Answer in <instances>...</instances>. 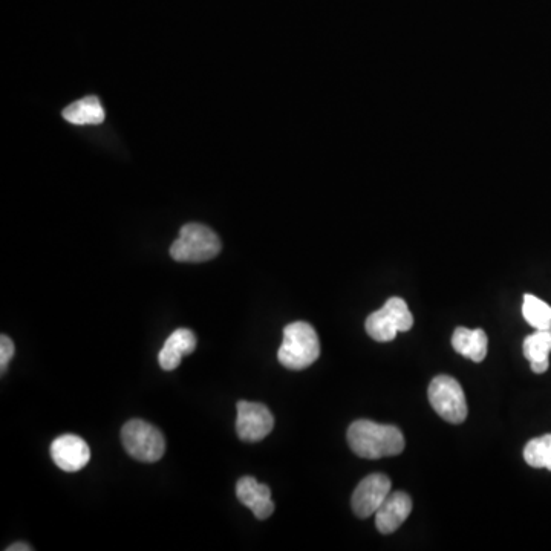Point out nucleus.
Masks as SVG:
<instances>
[{
    "label": "nucleus",
    "mask_w": 551,
    "mask_h": 551,
    "mask_svg": "<svg viewBox=\"0 0 551 551\" xmlns=\"http://www.w3.org/2000/svg\"><path fill=\"white\" fill-rule=\"evenodd\" d=\"M524 460L535 469H547L551 472V434L533 438L525 444Z\"/></svg>",
    "instance_id": "obj_17"
},
{
    "label": "nucleus",
    "mask_w": 551,
    "mask_h": 551,
    "mask_svg": "<svg viewBox=\"0 0 551 551\" xmlns=\"http://www.w3.org/2000/svg\"><path fill=\"white\" fill-rule=\"evenodd\" d=\"M489 339L481 328L469 330V328H457L452 336V346L455 351L466 359L475 363H481L487 356Z\"/></svg>",
    "instance_id": "obj_13"
},
{
    "label": "nucleus",
    "mask_w": 551,
    "mask_h": 551,
    "mask_svg": "<svg viewBox=\"0 0 551 551\" xmlns=\"http://www.w3.org/2000/svg\"><path fill=\"white\" fill-rule=\"evenodd\" d=\"M8 551H30L33 550V547H30L28 544H13L10 545V547L7 548Z\"/></svg>",
    "instance_id": "obj_19"
},
{
    "label": "nucleus",
    "mask_w": 551,
    "mask_h": 551,
    "mask_svg": "<svg viewBox=\"0 0 551 551\" xmlns=\"http://www.w3.org/2000/svg\"><path fill=\"white\" fill-rule=\"evenodd\" d=\"M525 359L535 374H544L550 368L551 330H536L522 345Z\"/></svg>",
    "instance_id": "obj_14"
},
{
    "label": "nucleus",
    "mask_w": 551,
    "mask_h": 551,
    "mask_svg": "<svg viewBox=\"0 0 551 551\" xmlns=\"http://www.w3.org/2000/svg\"><path fill=\"white\" fill-rule=\"evenodd\" d=\"M348 443L354 454L366 460L395 457L405 450V438L400 429L371 420L354 421L348 429Z\"/></svg>",
    "instance_id": "obj_1"
},
{
    "label": "nucleus",
    "mask_w": 551,
    "mask_h": 551,
    "mask_svg": "<svg viewBox=\"0 0 551 551\" xmlns=\"http://www.w3.org/2000/svg\"><path fill=\"white\" fill-rule=\"evenodd\" d=\"M236 432L242 441L264 440L274 428V417L270 409L262 403L239 402Z\"/></svg>",
    "instance_id": "obj_7"
},
{
    "label": "nucleus",
    "mask_w": 551,
    "mask_h": 551,
    "mask_svg": "<svg viewBox=\"0 0 551 551\" xmlns=\"http://www.w3.org/2000/svg\"><path fill=\"white\" fill-rule=\"evenodd\" d=\"M391 493V480L383 473H374L365 480L360 481L357 489L354 490L353 504L354 513L359 518H369L380 509L385 499Z\"/></svg>",
    "instance_id": "obj_8"
},
{
    "label": "nucleus",
    "mask_w": 551,
    "mask_h": 551,
    "mask_svg": "<svg viewBox=\"0 0 551 551\" xmlns=\"http://www.w3.org/2000/svg\"><path fill=\"white\" fill-rule=\"evenodd\" d=\"M51 457L63 472H79L91 460L88 443L77 435L66 434L51 444Z\"/></svg>",
    "instance_id": "obj_9"
},
{
    "label": "nucleus",
    "mask_w": 551,
    "mask_h": 551,
    "mask_svg": "<svg viewBox=\"0 0 551 551\" xmlns=\"http://www.w3.org/2000/svg\"><path fill=\"white\" fill-rule=\"evenodd\" d=\"M124 449L141 463H157L166 454V440L160 429L143 420H131L121 429Z\"/></svg>",
    "instance_id": "obj_4"
},
{
    "label": "nucleus",
    "mask_w": 551,
    "mask_h": 551,
    "mask_svg": "<svg viewBox=\"0 0 551 551\" xmlns=\"http://www.w3.org/2000/svg\"><path fill=\"white\" fill-rule=\"evenodd\" d=\"M414 327V316L402 297H391L380 310L366 319V333L375 342H392L398 333Z\"/></svg>",
    "instance_id": "obj_5"
},
{
    "label": "nucleus",
    "mask_w": 551,
    "mask_h": 551,
    "mask_svg": "<svg viewBox=\"0 0 551 551\" xmlns=\"http://www.w3.org/2000/svg\"><path fill=\"white\" fill-rule=\"evenodd\" d=\"M412 512V499L408 493H389L385 503L375 512V525L383 535H391L402 527Z\"/></svg>",
    "instance_id": "obj_10"
},
{
    "label": "nucleus",
    "mask_w": 551,
    "mask_h": 551,
    "mask_svg": "<svg viewBox=\"0 0 551 551\" xmlns=\"http://www.w3.org/2000/svg\"><path fill=\"white\" fill-rule=\"evenodd\" d=\"M14 351H16V348H14L13 340L8 336H2V339H0V369H2V372H5V369L8 368V363L13 359Z\"/></svg>",
    "instance_id": "obj_18"
},
{
    "label": "nucleus",
    "mask_w": 551,
    "mask_h": 551,
    "mask_svg": "<svg viewBox=\"0 0 551 551\" xmlns=\"http://www.w3.org/2000/svg\"><path fill=\"white\" fill-rule=\"evenodd\" d=\"M219 252H221V241L218 235L207 225L196 224V222L184 225L177 241L170 247V256L175 261L190 262V264L210 261L216 258Z\"/></svg>",
    "instance_id": "obj_3"
},
{
    "label": "nucleus",
    "mask_w": 551,
    "mask_h": 551,
    "mask_svg": "<svg viewBox=\"0 0 551 551\" xmlns=\"http://www.w3.org/2000/svg\"><path fill=\"white\" fill-rule=\"evenodd\" d=\"M522 316L535 330H551V307L533 294H525Z\"/></svg>",
    "instance_id": "obj_16"
},
{
    "label": "nucleus",
    "mask_w": 551,
    "mask_h": 551,
    "mask_svg": "<svg viewBox=\"0 0 551 551\" xmlns=\"http://www.w3.org/2000/svg\"><path fill=\"white\" fill-rule=\"evenodd\" d=\"M236 496L261 521L273 515L274 503L271 499L270 487L258 483L256 478H241L236 484Z\"/></svg>",
    "instance_id": "obj_11"
},
{
    "label": "nucleus",
    "mask_w": 551,
    "mask_h": 551,
    "mask_svg": "<svg viewBox=\"0 0 551 551\" xmlns=\"http://www.w3.org/2000/svg\"><path fill=\"white\" fill-rule=\"evenodd\" d=\"M320 356L316 330L307 322H293L284 328V340L278 351L282 366L300 371L313 365Z\"/></svg>",
    "instance_id": "obj_2"
},
{
    "label": "nucleus",
    "mask_w": 551,
    "mask_h": 551,
    "mask_svg": "<svg viewBox=\"0 0 551 551\" xmlns=\"http://www.w3.org/2000/svg\"><path fill=\"white\" fill-rule=\"evenodd\" d=\"M195 348V334L187 328H180V330L173 331L164 343L163 349L158 354V362L164 371H173L181 365L183 357L192 354Z\"/></svg>",
    "instance_id": "obj_12"
},
{
    "label": "nucleus",
    "mask_w": 551,
    "mask_h": 551,
    "mask_svg": "<svg viewBox=\"0 0 551 551\" xmlns=\"http://www.w3.org/2000/svg\"><path fill=\"white\" fill-rule=\"evenodd\" d=\"M429 402L443 420L461 424L467 418V402L460 383L449 375H437L429 385Z\"/></svg>",
    "instance_id": "obj_6"
},
{
    "label": "nucleus",
    "mask_w": 551,
    "mask_h": 551,
    "mask_svg": "<svg viewBox=\"0 0 551 551\" xmlns=\"http://www.w3.org/2000/svg\"><path fill=\"white\" fill-rule=\"evenodd\" d=\"M63 118L75 126H95L102 124L106 118L102 102L95 95L77 100L63 111Z\"/></svg>",
    "instance_id": "obj_15"
}]
</instances>
